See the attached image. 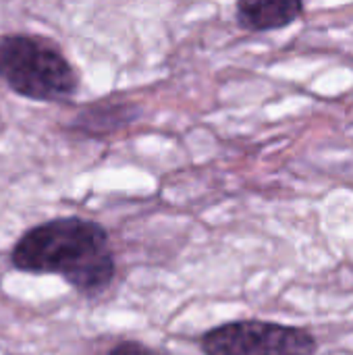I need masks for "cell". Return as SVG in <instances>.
<instances>
[{
  "instance_id": "1",
  "label": "cell",
  "mask_w": 353,
  "mask_h": 355,
  "mask_svg": "<svg viewBox=\"0 0 353 355\" xmlns=\"http://www.w3.org/2000/svg\"><path fill=\"white\" fill-rule=\"evenodd\" d=\"M10 264L27 275H56L77 293L94 297L110 287L117 262L106 229L81 216H60L25 231Z\"/></svg>"
},
{
  "instance_id": "2",
  "label": "cell",
  "mask_w": 353,
  "mask_h": 355,
  "mask_svg": "<svg viewBox=\"0 0 353 355\" xmlns=\"http://www.w3.org/2000/svg\"><path fill=\"white\" fill-rule=\"evenodd\" d=\"M0 79L17 96L35 102H69L79 89V75L62 50L27 33L0 37Z\"/></svg>"
},
{
  "instance_id": "3",
  "label": "cell",
  "mask_w": 353,
  "mask_h": 355,
  "mask_svg": "<svg viewBox=\"0 0 353 355\" xmlns=\"http://www.w3.org/2000/svg\"><path fill=\"white\" fill-rule=\"evenodd\" d=\"M204 355H316V337L298 327L266 320H235L210 329L202 341Z\"/></svg>"
},
{
  "instance_id": "4",
  "label": "cell",
  "mask_w": 353,
  "mask_h": 355,
  "mask_svg": "<svg viewBox=\"0 0 353 355\" xmlns=\"http://www.w3.org/2000/svg\"><path fill=\"white\" fill-rule=\"evenodd\" d=\"M137 112L139 110L133 102L110 100V98L98 100L75 114L73 123L69 125V131L94 139L108 137L129 127L137 119Z\"/></svg>"
},
{
  "instance_id": "5",
  "label": "cell",
  "mask_w": 353,
  "mask_h": 355,
  "mask_svg": "<svg viewBox=\"0 0 353 355\" xmlns=\"http://www.w3.org/2000/svg\"><path fill=\"white\" fill-rule=\"evenodd\" d=\"M306 6L298 0H260V2H237L235 19L237 25L252 33L275 31L295 23L304 15Z\"/></svg>"
},
{
  "instance_id": "6",
  "label": "cell",
  "mask_w": 353,
  "mask_h": 355,
  "mask_svg": "<svg viewBox=\"0 0 353 355\" xmlns=\"http://www.w3.org/2000/svg\"><path fill=\"white\" fill-rule=\"evenodd\" d=\"M106 355H156L152 349H148L146 345L137 343V341H123L119 345H114Z\"/></svg>"
}]
</instances>
